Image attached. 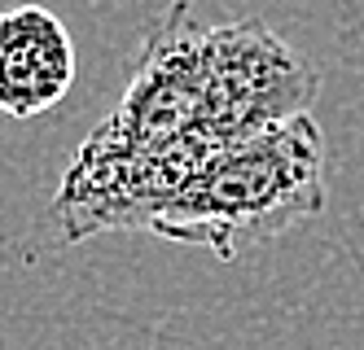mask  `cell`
I'll use <instances>...</instances> for the list:
<instances>
[{"label": "cell", "mask_w": 364, "mask_h": 350, "mask_svg": "<svg viewBox=\"0 0 364 350\" xmlns=\"http://www.w3.org/2000/svg\"><path fill=\"white\" fill-rule=\"evenodd\" d=\"M325 197V136L311 114H294L220 145L154 210L145 232L176 246H202L228 263L246 246H264L316 219Z\"/></svg>", "instance_id": "obj_1"}, {"label": "cell", "mask_w": 364, "mask_h": 350, "mask_svg": "<svg viewBox=\"0 0 364 350\" xmlns=\"http://www.w3.org/2000/svg\"><path fill=\"white\" fill-rule=\"evenodd\" d=\"M321 75L264 22H228L206 31V75L198 131L211 145H232L307 114Z\"/></svg>", "instance_id": "obj_2"}, {"label": "cell", "mask_w": 364, "mask_h": 350, "mask_svg": "<svg viewBox=\"0 0 364 350\" xmlns=\"http://www.w3.org/2000/svg\"><path fill=\"white\" fill-rule=\"evenodd\" d=\"M75 44L58 13L18 5L0 13V114L36 119L70 92Z\"/></svg>", "instance_id": "obj_3"}]
</instances>
